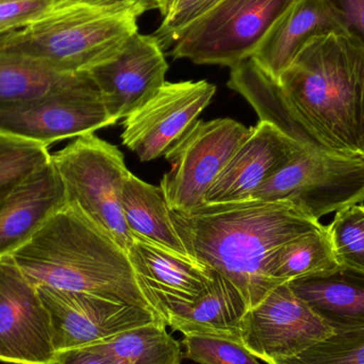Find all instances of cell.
<instances>
[{
	"label": "cell",
	"instance_id": "cell-1",
	"mask_svg": "<svg viewBox=\"0 0 364 364\" xmlns=\"http://www.w3.org/2000/svg\"><path fill=\"white\" fill-rule=\"evenodd\" d=\"M170 213L188 256L232 282L250 309L280 284L267 274L274 252L326 228L288 200L247 199Z\"/></svg>",
	"mask_w": 364,
	"mask_h": 364
},
{
	"label": "cell",
	"instance_id": "cell-2",
	"mask_svg": "<svg viewBox=\"0 0 364 364\" xmlns=\"http://www.w3.org/2000/svg\"><path fill=\"white\" fill-rule=\"evenodd\" d=\"M8 257L34 287L154 310L139 288L127 252L70 203Z\"/></svg>",
	"mask_w": 364,
	"mask_h": 364
},
{
	"label": "cell",
	"instance_id": "cell-3",
	"mask_svg": "<svg viewBox=\"0 0 364 364\" xmlns=\"http://www.w3.org/2000/svg\"><path fill=\"white\" fill-rule=\"evenodd\" d=\"M361 55L350 36H318L278 80L308 129L342 155H359Z\"/></svg>",
	"mask_w": 364,
	"mask_h": 364
},
{
	"label": "cell",
	"instance_id": "cell-4",
	"mask_svg": "<svg viewBox=\"0 0 364 364\" xmlns=\"http://www.w3.org/2000/svg\"><path fill=\"white\" fill-rule=\"evenodd\" d=\"M151 6L130 0H59L0 47L34 58L62 74L87 73L114 57L138 32Z\"/></svg>",
	"mask_w": 364,
	"mask_h": 364
},
{
	"label": "cell",
	"instance_id": "cell-5",
	"mask_svg": "<svg viewBox=\"0 0 364 364\" xmlns=\"http://www.w3.org/2000/svg\"><path fill=\"white\" fill-rule=\"evenodd\" d=\"M50 159L63 182L66 203L78 208L128 254L134 239L122 205L129 174L123 154L91 134L78 136L51 154Z\"/></svg>",
	"mask_w": 364,
	"mask_h": 364
},
{
	"label": "cell",
	"instance_id": "cell-6",
	"mask_svg": "<svg viewBox=\"0 0 364 364\" xmlns=\"http://www.w3.org/2000/svg\"><path fill=\"white\" fill-rule=\"evenodd\" d=\"M296 0H220L175 36L170 55L196 64L233 68L250 59Z\"/></svg>",
	"mask_w": 364,
	"mask_h": 364
},
{
	"label": "cell",
	"instance_id": "cell-7",
	"mask_svg": "<svg viewBox=\"0 0 364 364\" xmlns=\"http://www.w3.org/2000/svg\"><path fill=\"white\" fill-rule=\"evenodd\" d=\"M115 124L87 73L45 95L0 102V136L46 146Z\"/></svg>",
	"mask_w": 364,
	"mask_h": 364
},
{
	"label": "cell",
	"instance_id": "cell-8",
	"mask_svg": "<svg viewBox=\"0 0 364 364\" xmlns=\"http://www.w3.org/2000/svg\"><path fill=\"white\" fill-rule=\"evenodd\" d=\"M250 199L291 201L318 220L364 201V157L304 149Z\"/></svg>",
	"mask_w": 364,
	"mask_h": 364
},
{
	"label": "cell",
	"instance_id": "cell-9",
	"mask_svg": "<svg viewBox=\"0 0 364 364\" xmlns=\"http://www.w3.org/2000/svg\"><path fill=\"white\" fill-rule=\"evenodd\" d=\"M250 128L231 119L197 121L188 134L164 155L170 172L161 188L171 211L186 213L205 205V197Z\"/></svg>",
	"mask_w": 364,
	"mask_h": 364
},
{
	"label": "cell",
	"instance_id": "cell-10",
	"mask_svg": "<svg viewBox=\"0 0 364 364\" xmlns=\"http://www.w3.org/2000/svg\"><path fill=\"white\" fill-rule=\"evenodd\" d=\"M333 335L335 331L288 282L248 309L241 322L242 343L264 363L297 356Z\"/></svg>",
	"mask_w": 364,
	"mask_h": 364
},
{
	"label": "cell",
	"instance_id": "cell-11",
	"mask_svg": "<svg viewBox=\"0 0 364 364\" xmlns=\"http://www.w3.org/2000/svg\"><path fill=\"white\" fill-rule=\"evenodd\" d=\"M50 318L55 352L104 343L121 333L164 320L154 310L85 293L36 287Z\"/></svg>",
	"mask_w": 364,
	"mask_h": 364
},
{
	"label": "cell",
	"instance_id": "cell-12",
	"mask_svg": "<svg viewBox=\"0 0 364 364\" xmlns=\"http://www.w3.org/2000/svg\"><path fill=\"white\" fill-rule=\"evenodd\" d=\"M205 80L166 82L144 106L124 122L123 144L142 162L166 155L190 132L213 98Z\"/></svg>",
	"mask_w": 364,
	"mask_h": 364
},
{
	"label": "cell",
	"instance_id": "cell-13",
	"mask_svg": "<svg viewBox=\"0 0 364 364\" xmlns=\"http://www.w3.org/2000/svg\"><path fill=\"white\" fill-rule=\"evenodd\" d=\"M50 318L34 287L10 257L0 259V361L53 364Z\"/></svg>",
	"mask_w": 364,
	"mask_h": 364
},
{
	"label": "cell",
	"instance_id": "cell-14",
	"mask_svg": "<svg viewBox=\"0 0 364 364\" xmlns=\"http://www.w3.org/2000/svg\"><path fill=\"white\" fill-rule=\"evenodd\" d=\"M168 64L154 34H132L121 50L87 72L110 117L126 119L144 106L166 85Z\"/></svg>",
	"mask_w": 364,
	"mask_h": 364
},
{
	"label": "cell",
	"instance_id": "cell-15",
	"mask_svg": "<svg viewBox=\"0 0 364 364\" xmlns=\"http://www.w3.org/2000/svg\"><path fill=\"white\" fill-rule=\"evenodd\" d=\"M128 258L141 292L164 322L190 306L213 282L214 269L132 233Z\"/></svg>",
	"mask_w": 364,
	"mask_h": 364
},
{
	"label": "cell",
	"instance_id": "cell-16",
	"mask_svg": "<svg viewBox=\"0 0 364 364\" xmlns=\"http://www.w3.org/2000/svg\"><path fill=\"white\" fill-rule=\"evenodd\" d=\"M271 124L259 122L250 128L224 170L205 197V205L247 200L280 168L304 151Z\"/></svg>",
	"mask_w": 364,
	"mask_h": 364
},
{
	"label": "cell",
	"instance_id": "cell-17",
	"mask_svg": "<svg viewBox=\"0 0 364 364\" xmlns=\"http://www.w3.org/2000/svg\"><path fill=\"white\" fill-rule=\"evenodd\" d=\"M348 36L341 12L331 0H296L267 32L252 59L276 80L318 36Z\"/></svg>",
	"mask_w": 364,
	"mask_h": 364
},
{
	"label": "cell",
	"instance_id": "cell-18",
	"mask_svg": "<svg viewBox=\"0 0 364 364\" xmlns=\"http://www.w3.org/2000/svg\"><path fill=\"white\" fill-rule=\"evenodd\" d=\"M65 203L63 182L50 159L0 201V259L21 247Z\"/></svg>",
	"mask_w": 364,
	"mask_h": 364
},
{
	"label": "cell",
	"instance_id": "cell-19",
	"mask_svg": "<svg viewBox=\"0 0 364 364\" xmlns=\"http://www.w3.org/2000/svg\"><path fill=\"white\" fill-rule=\"evenodd\" d=\"M288 284L335 333L364 328V271L339 265Z\"/></svg>",
	"mask_w": 364,
	"mask_h": 364
},
{
	"label": "cell",
	"instance_id": "cell-20",
	"mask_svg": "<svg viewBox=\"0 0 364 364\" xmlns=\"http://www.w3.org/2000/svg\"><path fill=\"white\" fill-rule=\"evenodd\" d=\"M228 87L252 105L260 122L271 124L304 149L339 154L308 129L289 104L278 80L264 72L252 58L231 68Z\"/></svg>",
	"mask_w": 364,
	"mask_h": 364
},
{
	"label": "cell",
	"instance_id": "cell-21",
	"mask_svg": "<svg viewBox=\"0 0 364 364\" xmlns=\"http://www.w3.org/2000/svg\"><path fill=\"white\" fill-rule=\"evenodd\" d=\"M248 309L237 287L214 271L213 282L203 294L173 314L166 324L184 336H208L242 343L241 322Z\"/></svg>",
	"mask_w": 364,
	"mask_h": 364
},
{
	"label": "cell",
	"instance_id": "cell-22",
	"mask_svg": "<svg viewBox=\"0 0 364 364\" xmlns=\"http://www.w3.org/2000/svg\"><path fill=\"white\" fill-rule=\"evenodd\" d=\"M122 205L132 233L188 256L175 229L161 188L141 181L129 172L124 182Z\"/></svg>",
	"mask_w": 364,
	"mask_h": 364
},
{
	"label": "cell",
	"instance_id": "cell-23",
	"mask_svg": "<svg viewBox=\"0 0 364 364\" xmlns=\"http://www.w3.org/2000/svg\"><path fill=\"white\" fill-rule=\"evenodd\" d=\"M115 364H181V346L166 331L164 320L121 333L93 346Z\"/></svg>",
	"mask_w": 364,
	"mask_h": 364
},
{
	"label": "cell",
	"instance_id": "cell-24",
	"mask_svg": "<svg viewBox=\"0 0 364 364\" xmlns=\"http://www.w3.org/2000/svg\"><path fill=\"white\" fill-rule=\"evenodd\" d=\"M76 74H62L43 62L0 47V102L45 95Z\"/></svg>",
	"mask_w": 364,
	"mask_h": 364
},
{
	"label": "cell",
	"instance_id": "cell-25",
	"mask_svg": "<svg viewBox=\"0 0 364 364\" xmlns=\"http://www.w3.org/2000/svg\"><path fill=\"white\" fill-rule=\"evenodd\" d=\"M339 267L327 229L290 242L274 252L267 274L278 284Z\"/></svg>",
	"mask_w": 364,
	"mask_h": 364
},
{
	"label": "cell",
	"instance_id": "cell-26",
	"mask_svg": "<svg viewBox=\"0 0 364 364\" xmlns=\"http://www.w3.org/2000/svg\"><path fill=\"white\" fill-rule=\"evenodd\" d=\"M48 146L0 136V201L50 160Z\"/></svg>",
	"mask_w": 364,
	"mask_h": 364
},
{
	"label": "cell",
	"instance_id": "cell-27",
	"mask_svg": "<svg viewBox=\"0 0 364 364\" xmlns=\"http://www.w3.org/2000/svg\"><path fill=\"white\" fill-rule=\"evenodd\" d=\"M326 229L339 265L364 271V205L340 210Z\"/></svg>",
	"mask_w": 364,
	"mask_h": 364
},
{
	"label": "cell",
	"instance_id": "cell-28",
	"mask_svg": "<svg viewBox=\"0 0 364 364\" xmlns=\"http://www.w3.org/2000/svg\"><path fill=\"white\" fill-rule=\"evenodd\" d=\"M267 364H364V328L340 331L295 357Z\"/></svg>",
	"mask_w": 364,
	"mask_h": 364
},
{
	"label": "cell",
	"instance_id": "cell-29",
	"mask_svg": "<svg viewBox=\"0 0 364 364\" xmlns=\"http://www.w3.org/2000/svg\"><path fill=\"white\" fill-rule=\"evenodd\" d=\"M184 356L199 364H260L241 342L208 336H184Z\"/></svg>",
	"mask_w": 364,
	"mask_h": 364
},
{
	"label": "cell",
	"instance_id": "cell-30",
	"mask_svg": "<svg viewBox=\"0 0 364 364\" xmlns=\"http://www.w3.org/2000/svg\"><path fill=\"white\" fill-rule=\"evenodd\" d=\"M59 0H0V38L27 26Z\"/></svg>",
	"mask_w": 364,
	"mask_h": 364
},
{
	"label": "cell",
	"instance_id": "cell-31",
	"mask_svg": "<svg viewBox=\"0 0 364 364\" xmlns=\"http://www.w3.org/2000/svg\"><path fill=\"white\" fill-rule=\"evenodd\" d=\"M200 1L201 0H172L168 13L162 18L159 29L154 33L164 49L172 46L175 36L183 27L191 11Z\"/></svg>",
	"mask_w": 364,
	"mask_h": 364
},
{
	"label": "cell",
	"instance_id": "cell-32",
	"mask_svg": "<svg viewBox=\"0 0 364 364\" xmlns=\"http://www.w3.org/2000/svg\"><path fill=\"white\" fill-rule=\"evenodd\" d=\"M341 12L348 36L364 49V0H331Z\"/></svg>",
	"mask_w": 364,
	"mask_h": 364
},
{
	"label": "cell",
	"instance_id": "cell-33",
	"mask_svg": "<svg viewBox=\"0 0 364 364\" xmlns=\"http://www.w3.org/2000/svg\"><path fill=\"white\" fill-rule=\"evenodd\" d=\"M53 364H115L114 361L93 346L62 350L55 355Z\"/></svg>",
	"mask_w": 364,
	"mask_h": 364
},
{
	"label": "cell",
	"instance_id": "cell-34",
	"mask_svg": "<svg viewBox=\"0 0 364 364\" xmlns=\"http://www.w3.org/2000/svg\"><path fill=\"white\" fill-rule=\"evenodd\" d=\"M360 127H359V155L364 157V49L361 55L360 73Z\"/></svg>",
	"mask_w": 364,
	"mask_h": 364
},
{
	"label": "cell",
	"instance_id": "cell-35",
	"mask_svg": "<svg viewBox=\"0 0 364 364\" xmlns=\"http://www.w3.org/2000/svg\"><path fill=\"white\" fill-rule=\"evenodd\" d=\"M220 1V0H201V1L199 2V4H197L192 11H191V13L188 14V18H186V23H184L183 27H182L181 29H183L188 23L194 21L195 18L200 16L203 13L207 12L208 10H210L212 6H215V4Z\"/></svg>",
	"mask_w": 364,
	"mask_h": 364
},
{
	"label": "cell",
	"instance_id": "cell-36",
	"mask_svg": "<svg viewBox=\"0 0 364 364\" xmlns=\"http://www.w3.org/2000/svg\"><path fill=\"white\" fill-rule=\"evenodd\" d=\"M130 1H140L145 2V4L151 6V10H159L161 13L162 18L166 16L170 9L172 0H130Z\"/></svg>",
	"mask_w": 364,
	"mask_h": 364
}]
</instances>
